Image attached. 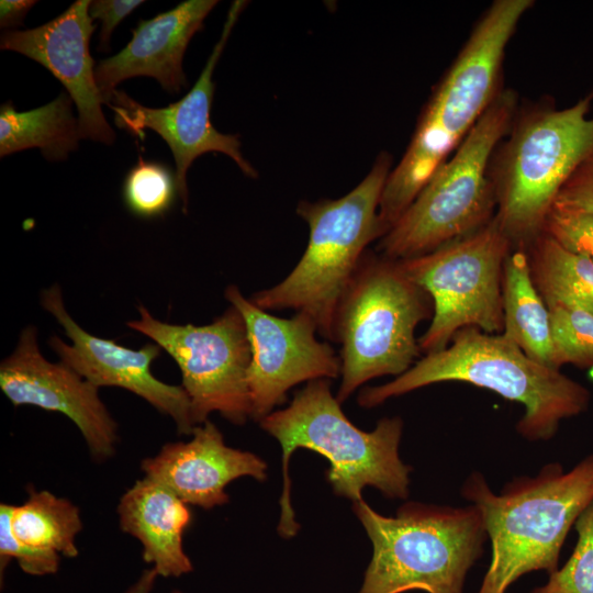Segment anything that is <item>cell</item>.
I'll return each instance as SVG.
<instances>
[{
    "mask_svg": "<svg viewBox=\"0 0 593 593\" xmlns=\"http://www.w3.org/2000/svg\"><path fill=\"white\" fill-rule=\"evenodd\" d=\"M118 514L121 529L142 544L144 561L158 575L178 578L193 570L183 549L192 512L170 489L147 477L137 480L121 496Z\"/></svg>",
    "mask_w": 593,
    "mask_h": 593,
    "instance_id": "cell-19",
    "label": "cell"
},
{
    "mask_svg": "<svg viewBox=\"0 0 593 593\" xmlns=\"http://www.w3.org/2000/svg\"><path fill=\"white\" fill-rule=\"evenodd\" d=\"M391 165L390 154L381 153L369 174L346 195L300 201L296 213L310 230L302 257L278 284L249 299L265 311L293 310L307 314L318 335L334 342L338 303L368 245L385 234L379 204Z\"/></svg>",
    "mask_w": 593,
    "mask_h": 593,
    "instance_id": "cell-6",
    "label": "cell"
},
{
    "mask_svg": "<svg viewBox=\"0 0 593 593\" xmlns=\"http://www.w3.org/2000/svg\"><path fill=\"white\" fill-rule=\"evenodd\" d=\"M89 0L75 1L61 14L37 27L5 31L0 48L20 53L52 72L66 88L78 110L80 139L112 145L115 133L102 112L89 42L97 25Z\"/></svg>",
    "mask_w": 593,
    "mask_h": 593,
    "instance_id": "cell-16",
    "label": "cell"
},
{
    "mask_svg": "<svg viewBox=\"0 0 593 593\" xmlns=\"http://www.w3.org/2000/svg\"><path fill=\"white\" fill-rule=\"evenodd\" d=\"M578 540L566 564L529 593H593V501L578 517Z\"/></svg>",
    "mask_w": 593,
    "mask_h": 593,
    "instance_id": "cell-26",
    "label": "cell"
},
{
    "mask_svg": "<svg viewBox=\"0 0 593 593\" xmlns=\"http://www.w3.org/2000/svg\"><path fill=\"white\" fill-rule=\"evenodd\" d=\"M504 327L501 333L529 358L551 368L553 347L548 307L530 271L527 250L515 247L503 266Z\"/></svg>",
    "mask_w": 593,
    "mask_h": 593,
    "instance_id": "cell-20",
    "label": "cell"
},
{
    "mask_svg": "<svg viewBox=\"0 0 593 593\" xmlns=\"http://www.w3.org/2000/svg\"><path fill=\"white\" fill-rule=\"evenodd\" d=\"M236 0L231 4L217 43L191 90L179 101L165 108L145 107L122 90H115L107 105L114 112V123L134 136H144V130L156 132L169 146L176 164L178 197L182 211L188 212L189 191L187 171L193 160L206 153H222L231 157L244 175L256 178L257 170L245 159L238 135L220 133L211 123L210 112L215 83L213 71L228 36L246 5Z\"/></svg>",
    "mask_w": 593,
    "mask_h": 593,
    "instance_id": "cell-13",
    "label": "cell"
},
{
    "mask_svg": "<svg viewBox=\"0 0 593 593\" xmlns=\"http://www.w3.org/2000/svg\"><path fill=\"white\" fill-rule=\"evenodd\" d=\"M72 99L63 91L49 103L19 112L12 101L0 107V156L40 148L51 161L65 160L78 148L79 122L72 115Z\"/></svg>",
    "mask_w": 593,
    "mask_h": 593,
    "instance_id": "cell-21",
    "label": "cell"
},
{
    "mask_svg": "<svg viewBox=\"0 0 593 593\" xmlns=\"http://www.w3.org/2000/svg\"><path fill=\"white\" fill-rule=\"evenodd\" d=\"M178 194L176 175L165 164L138 156L123 183V200L136 216L153 219L164 215Z\"/></svg>",
    "mask_w": 593,
    "mask_h": 593,
    "instance_id": "cell-24",
    "label": "cell"
},
{
    "mask_svg": "<svg viewBox=\"0 0 593 593\" xmlns=\"http://www.w3.org/2000/svg\"><path fill=\"white\" fill-rule=\"evenodd\" d=\"M139 318L126 325L153 339L178 365L194 426L219 412L233 424L250 418L247 372L251 359L245 320L230 305L210 324L178 325L155 318L138 305Z\"/></svg>",
    "mask_w": 593,
    "mask_h": 593,
    "instance_id": "cell-11",
    "label": "cell"
},
{
    "mask_svg": "<svg viewBox=\"0 0 593 593\" xmlns=\"http://www.w3.org/2000/svg\"><path fill=\"white\" fill-rule=\"evenodd\" d=\"M550 318L553 363L579 368L593 366V314L582 307L555 302L547 304Z\"/></svg>",
    "mask_w": 593,
    "mask_h": 593,
    "instance_id": "cell-25",
    "label": "cell"
},
{
    "mask_svg": "<svg viewBox=\"0 0 593 593\" xmlns=\"http://www.w3.org/2000/svg\"><path fill=\"white\" fill-rule=\"evenodd\" d=\"M0 388L14 406L34 405L70 418L96 460L113 456L118 425L99 398V388L64 362L48 361L34 326L21 332L15 349L1 361Z\"/></svg>",
    "mask_w": 593,
    "mask_h": 593,
    "instance_id": "cell-15",
    "label": "cell"
},
{
    "mask_svg": "<svg viewBox=\"0 0 593 593\" xmlns=\"http://www.w3.org/2000/svg\"><path fill=\"white\" fill-rule=\"evenodd\" d=\"M191 435L189 441L168 443L156 456L144 459L145 477L164 484L188 505L204 510L227 503L225 488L237 478L266 480L265 460L227 446L209 419Z\"/></svg>",
    "mask_w": 593,
    "mask_h": 593,
    "instance_id": "cell-17",
    "label": "cell"
},
{
    "mask_svg": "<svg viewBox=\"0 0 593 593\" xmlns=\"http://www.w3.org/2000/svg\"><path fill=\"white\" fill-rule=\"evenodd\" d=\"M29 497L13 505L11 527L23 542L68 558L78 556L76 537L82 529L79 508L49 491L29 488Z\"/></svg>",
    "mask_w": 593,
    "mask_h": 593,
    "instance_id": "cell-23",
    "label": "cell"
},
{
    "mask_svg": "<svg viewBox=\"0 0 593 593\" xmlns=\"http://www.w3.org/2000/svg\"><path fill=\"white\" fill-rule=\"evenodd\" d=\"M513 248L493 217L470 235L399 260L406 276L433 302L432 322L418 339L421 353L446 348L465 327L488 334L503 332V266Z\"/></svg>",
    "mask_w": 593,
    "mask_h": 593,
    "instance_id": "cell-10",
    "label": "cell"
},
{
    "mask_svg": "<svg viewBox=\"0 0 593 593\" xmlns=\"http://www.w3.org/2000/svg\"><path fill=\"white\" fill-rule=\"evenodd\" d=\"M534 283L546 305L572 304L593 314V262L540 234L526 248Z\"/></svg>",
    "mask_w": 593,
    "mask_h": 593,
    "instance_id": "cell-22",
    "label": "cell"
},
{
    "mask_svg": "<svg viewBox=\"0 0 593 593\" xmlns=\"http://www.w3.org/2000/svg\"><path fill=\"white\" fill-rule=\"evenodd\" d=\"M157 572L150 568L142 572L139 578L124 593H150L156 582ZM171 593H184L180 590H174Z\"/></svg>",
    "mask_w": 593,
    "mask_h": 593,
    "instance_id": "cell-32",
    "label": "cell"
},
{
    "mask_svg": "<svg viewBox=\"0 0 593 593\" xmlns=\"http://www.w3.org/2000/svg\"><path fill=\"white\" fill-rule=\"evenodd\" d=\"M555 203L593 213V152L563 183Z\"/></svg>",
    "mask_w": 593,
    "mask_h": 593,
    "instance_id": "cell-29",
    "label": "cell"
},
{
    "mask_svg": "<svg viewBox=\"0 0 593 593\" xmlns=\"http://www.w3.org/2000/svg\"><path fill=\"white\" fill-rule=\"evenodd\" d=\"M41 304L55 317L71 342L67 344L58 336H52L47 342L61 362L98 388L128 390L171 417L179 434L192 433L195 426L182 385L165 383L150 371L152 362L161 351L157 344H146L136 350L113 339L89 334L67 312L58 284L42 292Z\"/></svg>",
    "mask_w": 593,
    "mask_h": 593,
    "instance_id": "cell-14",
    "label": "cell"
},
{
    "mask_svg": "<svg viewBox=\"0 0 593 593\" xmlns=\"http://www.w3.org/2000/svg\"><path fill=\"white\" fill-rule=\"evenodd\" d=\"M224 296L239 310L247 328L251 351L247 372L250 418L261 421L299 383L340 376L339 356L327 342L317 338V327L307 314L275 316L234 284L225 289Z\"/></svg>",
    "mask_w": 593,
    "mask_h": 593,
    "instance_id": "cell-12",
    "label": "cell"
},
{
    "mask_svg": "<svg viewBox=\"0 0 593 593\" xmlns=\"http://www.w3.org/2000/svg\"><path fill=\"white\" fill-rule=\"evenodd\" d=\"M12 507L13 505L7 503L0 505L1 580L11 559H15L22 571L31 575L56 573L59 569L60 555L21 541L11 527Z\"/></svg>",
    "mask_w": 593,
    "mask_h": 593,
    "instance_id": "cell-27",
    "label": "cell"
},
{
    "mask_svg": "<svg viewBox=\"0 0 593 593\" xmlns=\"http://www.w3.org/2000/svg\"><path fill=\"white\" fill-rule=\"evenodd\" d=\"M518 109V93L502 87L455 153L380 238V254L394 260L421 256L492 221L496 199L491 160Z\"/></svg>",
    "mask_w": 593,
    "mask_h": 593,
    "instance_id": "cell-8",
    "label": "cell"
},
{
    "mask_svg": "<svg viewBox=\"0 0 593 593\" xmlns=\"http://www.w3.org/2000/svg\"><path fill=\"white\" fill-rule=\"evenodd\" d=\"M461 495L482 514L492 557L478 593H506L524 574L559 568L568 533L593 501V454L570 471L545 465L535 477H518L495 494L484 475L472 472Z\"/></svg>",
    "mask_w": 593,
    "mask_h": 593,
    "instance_id": "cell-4",
    "label": "cell"
},
{
    "mask_svg": "<svg viewBox=\"0 0 593 593\" xmlns=\"http://www.w3.org/2000/svg\"><path fill=\"white\" fill-rule=\"evenodd\" d=\"M541 234L593 262V213L553 203Z\"/></svg>",
    "mask_w": 593,
    "mask_h": 593,
    "instance_id": "cell-28",
    "label": "cell"
},
{
    "mask_svg": "<svg viewBox=\"0 0 593 593\" xmlns=\"http://www.w3.org/2000/svg\"><path fill=\"white\" fill-rule=\"evenodd\" d=\"M432 316L430 296L400 261L367 250L335 314L334 343L340 345L342 363L338 402L372 379L407 371L422 354L415 329Z\"/></svg>",
    "mask_w": 593,
    "mask_h": 593,
    "instance_id": "cell-9",
    "label": "cell"
},
{
    "mask_svg": "<svg viewBox=\"0 0 593 593\" xmlns=\"http://www.w3.org/2000/svg\"><path fill=\"white\" fill-rule=\"evenodd\" d=\"M534 3L495 0L477 21L435 87L402 159L387 179L379 204L385 234L455 153L502 88L505 48Z\"/></svg>",
    "mask_w": 593,
    "mask_h": 593,
    "instance_id": "cell-1",
    "label": "cell"
},
{
    "mask_svg": "<svg viewBox=\"0 0 593 593\" xmlns=\"http://www.w3.org/2000/svg\"><path fill=\"white\" fill-rule=\"evenodd\" d=\"M143 0H93L89 5V15L101 22L99 52L110 49L111 35L114 29L134 9L143 4Z\"/></svg>",
    "mask_w": 593,
    "mask_h": 593,
    "instance_id": "cell-30",
    "label": "cell"
},
{
    "mask_svg": "<svg viewBox=\"0 0 593 593\" xmlns=\"http://www.w3.org/2000/svg\"><path fill=\"white\" fill-rule=\"evenodd\" d=\"M216 4V0H187L153 19L139 20L128 44L94 68L103 103L107 104L119 83L133 77H152L170 94L187 88L182 69L184 52Z\"/></svg>",
    "mask_w": 593,
    "mask_h": 593,
    "instance_id": "cell-18",
    "label": "cell"
},
{
    "mask_svg": "<svg viewBox=\"0 0 593 593\" xmlns=\"http://www.w3.org/2000/svg\"><path fill=\"white\" fill-rule=\"evenodd\" d=\"M282 449L283 488L278 533L283 538L298 534L300 524L291 505L289 461L294 450L306 448L329 462L326 478L333 491L354 502L362 499L365 486L379 490L388 499L409 496L410 472L399 455L403 433L400 417L381 418L373 430L355 426L331 391L328 379L310 381L290 404L259 421Z\"/></svg>",
    "mask_w": 593,
    "mask_h": 593,
    "instance_id": "cell-3",
    "label": "cell"
},
{
    "mask_svg": "<svg viewBox=\"0 0 593 593\" xmlns=\"http://www.w3.org/2000/svg\"><path fill=\"white\" fill-rule=\"evenodd\" d=\"M593 90L574 104L521 107L490 167L494 219L514 247L527 248L542 232L559 190L593 152Z\"/></svg>",
    "mask_w": 593,
    "mask_h": 593,
    "instance_id": "cell-5",
    "label": "cell"
},
{
    "mask_svg": "<svg viewBox=\"0 0 593 593\" xmlns=\"http://www.w3.org/2000/svg\"><path fill=\"white\" fill-rule=\"evenodd\" d=\"M459 381L491 390L521 403L517 433L527 440H549L563 419L588 411L591 393L578 381L529 358L502 334L477 327L458 331L450 344L419 358L394 380L363 388L358 404L373 407L434 383Z\"/></svg>",
    "mask_w": 593,
    "mask_h": 593,
    "instance_id": "cell-2",
    "label": "cell"
},
{
    "mask_svg": "<svg viewBox=\"0 0 593 593\" xmlns=\"http://www.w3.org/2000/svg\"><path fill=\"white\" fill-rule=\"evenodd\" d=\"M37 2L33 0H1L0 1V26L10 29L23 25L26 13Z\"/></svg>",
    "mask_w": 593,
    "mask_h": 593,
    "instance_id": "cell-31",
    "label": "cell"
},
{
    "mask_svg": "<svg viewBox=\"0 0 593 593\" xmlns=\"http://www.w3.org/2000/svg\"><path fill=\"white\" fill-rule=\"evenodd\" d=\"M353 510L372 544L357 593H465L488 540L477 505L406 502L395 516H384L361 499Z\"/></svg>",
    "mask_w": 593,
    "mask_h": 593,
    "instance_id": "cell-7",
    "label": "cell"
}]
</instances>
